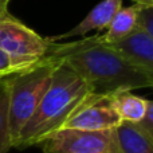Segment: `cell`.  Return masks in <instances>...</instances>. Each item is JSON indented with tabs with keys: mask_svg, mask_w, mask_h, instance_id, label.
Listing matches in <instances>:
<instances>
[{
	"mask_svg": "<svg viewBox=\"0 0 153 153\" xmlns=\"http://www.w3.org/2000/svg\"><path fill=\"white\" fill-rule=\"evenodd\" d=\"M50 43L47 58L71 69L94 94L111 95L153 85V73L124 59L103 42L101 34L78 42Z\"/></svg>",
	"mask_w": 153,
	"mask_h": 153,
	"instance_id": "1",
	"label": "cell"
},
{
	"mask_svg": "<svg viewBox=\"0 0 153 153\" xmlns=\"http://www.w3.org/2000/svg\"><path fill=\"white\" fill-rule=\"evenodd\" d=\"M90 93L87 85L78 74L65 65H58L47 91L22 129L13 148L26 149L39 145L43 138L63 126L74 109Z\"/></svg>",
	"mask_w": 153,
	"mask_h": 153,
	"instance_id": "2",
	"label": "cell"
},
{
	"mask_svg": "<svg viewBox=\"0 0 153 153\" xmlns=\"http://www.w3.org/2000/svg\"><path fill=\"white\" fill-rule=\"evenodd\" d=\"M58 65L46 56L43 61L26 71L8 76L10 81V116L11 145L16 143L22 129L36 110L45 93L50 86L54 70Z\"/></svg>",
	"mask_w": 153,
	"mask_h": 153,
	"instance_id": "3",
	"label": "cell"
},
{
	"mask_svg": "<svg viewBox=\"0 0 153 153\" xmlns=\"http://www.w3.org/2000/svg\"><path fill=\"white\" fill-rule=\"evenodd\" d=\"M50 45L46 38L13 18L8 10L0 11V50L12 59L18 73L26 71L43 61Z\"/></svg>",
	"mask_w": 153,
	"mask_h": 153,
	"instance_id": "4",
	"label": "cell"
},
{
	"mask_svg": "<svg viewBox=\"0 0 153 153\" xmlns=\"http://www.w3.org/2000/svg\"><path fill=\"white\" fill-rule=\"evenodd\" d=\"M45 153H120L116 129H59L39 143Z\"/></svg>",
	"mask_w": 153,
	"mask_h": 153,
	"instance_id": "5",
	"label": "cell"
},
{
	"mask_svg": "<svg viewBox=\"0 0 153 153\" xmlns=\"http://www.w3.org/2000/svg\"><path fill=\"white\" fill-rule=\"evenodd\" d=\"M122 122L113 106L110 95L90 93L74 109L61 129L110 130Z\"/></svg>",
	"mask_w": 153,
	"mask_h": 153,
	"instance_id": "6",
	"label": "cell"
},
{
	"mask_svg": "<svg viewBox=\"0 0 153 153\" xmlns=\"http://www.w3.org/2000/svg\"><path fill=\"white\" fill-rule=\"evenodd\" d=\"M128 62L153 73V36L136 28L125 38L106 43Z\"/></svg>",
	"mask_w": 153,
	"mask_h": 153,
	"instance_id": "7",
	"label": "cell"
},
{
	"mask_svg": "<svg viewBox=\"0 0 153 153\" xmlns=\"http://www.w3.org/2000/svg\"><path fill=\"white\" fill-rule=\"evenodd\" d=\"M122 7V0H102L98 3L89 13L83 18L81 23L73 27L70 31L63 32L61 35H55L51 38H46L48 42H61V40L69 39L73 36H82L89 34L93 30H103L110 24L113 16L117 11Z\"/></svg>",
	"mask_w": 153,
	"mask_h": 153,
	"instance_id": "8",
	"label": "cell"
},
{
	"mask_svg": "<svg viewBox=\"0 0 153 153\" xmlns=\"http://www.w3.org/2000/svg\"><path fill=\"white\" fill-rule=\"evenodd\" d=\"M120 153H153V136L137 124L122 122L116 128Z\"/></svg>",
	"mask_w": 153,
	"mask_h": 153,
	"instance_id": "9",
	"label": "cell"
},
{
	"mask_svg": "<svg viewBox=\"0 0 153 153\" xmlns=\"http://www.w3.org/2000/svg\"><path fill=\"white\" fill-rule=\"evenodd\" d=\"M110 98L121 122L129 124H138L151 102V100L136 95L132 91H120L111 94Z\"/></svg>",
	"mask_w": 153,
	"mask_h": 153,
	"instance_id": "10",
	"label": "cell"
},
{
	"mask_svg": "<svg viewBox=\"0 0 153 153\" xmlns=\"http://www.w3.org/2000/svg\"><path fill=\"white\" fill-rule=\"evenodd\" d=\"M140 4L134 3L130 7L120 8L117 13L113 16L110 24L106 27V32L101 34L102 40L105 43H113L117 40L125 38L133 32L137 27H136V19H137V11Z\"/></svg>",
	"mask_w": 153,
	"mask_h": 153,
	"instance_id": "11",
	"label": "cell"
},
{
	"mask_svg": "<svg viewBox=\"0 0 153 153\" xmlns=\"http://www.w3.org/2000/svg\"><path fill=\"white\" fill-rule=\"evenodd\" d=\"M8 100H10V81H8V76H5V78H0V153H7L12 148L10 133Z\"/></svg>",
	"mask_w": 153,
	"mask_h": 153,
	"instance_id": "12",
	"label": "cell"
},
{
	"mask_svg": "<svg viewBox=\"0 0 153 153\" xmlns=\"http://www.w3.org/2000/svg\"><path fill=\"white\" fill-rule=\"evenodd\" d=\"M136 27L153 36V5L140 4L136 19Z\"/></svg>",
	"mask_w": 153,
	"mask_h": 153,
	"instance_id": "13",
	"label": "cell"
},
{
	"mask_svg": "<svg viewBox=\"0 0 153 153\" xmlns=\"http://www.w3.org/2000/svg\"><path fill=\"white\" fill-rule=\"evenodd\" d=\"M13 74H18V69L15 67L12 59L3 50H0V78L11 76Z\"/></svg>",
	"mask_w": 153,
	"mask_h": 153,
	"instance_id": "14",
	"label": "cell"
},
{
	"mask_svg": "<svg viewBox=\"0 0 153 153\" xmlns=\"http://www.w3.org/2000/svg\"><path fill=\"white\" fill-rule=\"evenodd\" d=\"M137 125L143 130H145L148 134L153 136V102H152V101L149 102L145 114H144V117L141 118V121L138 122Z\"/></svg>",
	"mask_w": 153,
	"mask_h": 153,
	"instance_id": "15",
	"label": "cell"
},
{
	"mask_svg": "<svg viewBox=\"0 0 153 153\" xmlns=\"http://www.w3.org/2000/svg\"><path fill=\"white\" fill-rule=\"evenodd\" d=\"M133 1L143 5H153V0H133Z\"/></svg>",
	"mask_w": 153,
	"mask_h": 153,
	"instance_id": "16",
	"label": "cell"
},
{
	"mask_svg": "<svg viewBox=\"0 0 153 153\" xmlns=\"http://www.w3.org/2000/svg\"><path fill=\"white\" fill-rule=\"evenodd\" d=\"M8 3H10V0H0V11H1V10H7Z\"/></svg>",
	"mask_w": 153,
	"mask_h": 153,
	"instance_id": "17",
	"label": "cell"
}]
</instances>
